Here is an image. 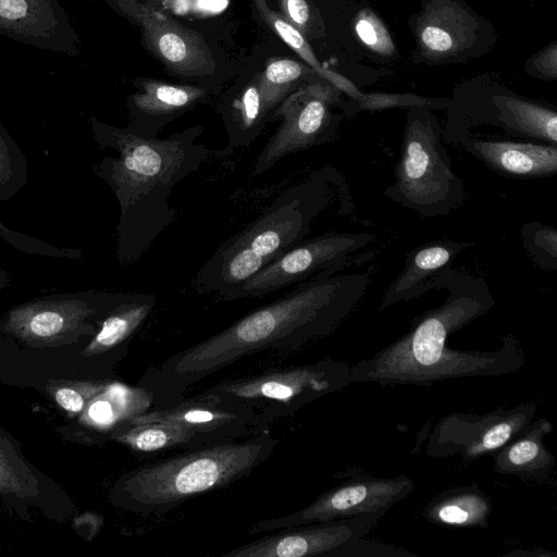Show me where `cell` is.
I'll return each mask as SVG.
<instances>
[{
  "instance_id": "obj_8",
  "label": "cell",
  "mask_w": 557,
  "mask_h": 557,
  "mask_svg": "<svg viewBox=\"0 0 557 557\" xmlns=\"http://www.w3.org/2000/svg\"><path fill=\"white\" fill-rule=\"evenodd\" d=\"M339 90L327 82L299 85L275 109L270 121L281 124L256 158L252 175H261L283 158L331 143L339 116L332 111Z\"/></svg>"
},
{
  "instance_id": "obj_2",
  "label": "cell",
  "mask_w": 557,
  "mask_h": 557,
  "mask_svg": "<svg viewBox=\"0 0 557 557\" xmlns=\"http://www.w3.org/2000/svg\"><path fill=\"white\" fill-rule=\"evenodd\" d=\"M432 289H445V300L416 317L399 338L350 366L351 384L429 386L453 379L506 375L523 368L525 352L512 334L504 335L494 350L447 346L450 335L496 305L483 278L449 264L429 281L426 290Z\"/></svg>"
},
{
  "instance_id": "obj_31",
  "label": "cell",
  "mask_w": 557,
  "mask_h": 557,
  "mask_svg": "<svg viewBox=\"0 0 557 557\" xmlns=\"http://www.w3.org/2000/svg\"><path fill=\"white\" fill-rule=\"evenodd\" d=\"M55 399L64 409L77 412L83 408L84 397L76 391L61 388L55 394Z\"/></svg>"
},
{
  "instance_id": "obj_26",
  "label": "cell",
  "mask_w": 557,
  "mask_h": 557,
  "mask_svg": "<svg viewBox=\"0 0 557 557\" xmlns=\"http://www.w3.org/2000/svg\"><path fill=\"white\" fill-rule=\"evenodd\" d=\"M354 29L360 42L370 51L392 58L396 47L383 21L371 10L359 11L354 20Z\"/></svg>"
},
{
  "instance_id": "obj_5",
  "label": "cell",
  "mask_w": 557,
  "mask_h": 557,
  "mask_svg": "<svg viewBox=\"0 0 557 557\" xmlns=\"http://www.w3.org/2000/svg\"><path fill=\"white\" fill-rule=\"evenodd\" d=\"M330 201L331 188L322 171L288 187L257 220L218 247L190 287L226 301L260 270L301 243Z\"/></svg>"
},
{
  "instance_id": "obj_25",
  "label": "cell",
  "mask_w": 557,
  "mask_h": 557,
  "mask_svg": "<svg viewBox=\"0 0 557 557\" xmlns=\"http://www.w3.org/2000/svg\"><path fill=\"white\" fill-rule=\"evenodd\" d=\"M521 242L530 259L541 269H557V230L532 221L521 227Z\"/></svg>"
},
{
  "instance_id": "obj_17",
  "label": "cell",
  "mask_w": 557,
  "mask_h": 557,
  "mask_svg": "<svg viewBox=\"0 0 557 557\" xmlns=\"http://www.w3.org/2000/svg\"><path fill=\"white\" fill-rule=\"evenodd\" d=\"M139 91L132 97L134 112L129 127L139 135L154 138L171 120L205 100L208 90L194 85H176L154 79H139Z\"/></svg>"
},
{
  "instance_id": "obj_7",
  "label": "cell",
  "mask_w": 557,
  "mask_h": 557,
  "mask_svg": "<svg viewBox=\"0 0 557 557\" xmlns=\"http://www.w3.org/2000/svg\"><path fill=\"white\" fill-rule=\"evenodd\" d=\"M351 384L350 366L324 358L260 374L223 380L205 392L251 410L263 423L289 416Z\"/></svg>"
},
{
  "instance_id": "obj_15",
  "label": "cell",
  "mask_w": 557,
  "mask_h": 557,
  "mask_svg": "<svg viewBox=\"0 0 557 557\" xmlns=\"http://www.w3.org/2000/svg\"><path fill=\"white\" fill-rule=\"evenodd\" d=\"M128 421L178 423L197 432L207 444L248 437L259 433L262 424L245 406L205 391L169 407L152 408Z\"/></svg>"
},
{
  "instance_id": "obj_10",
  "label": "cell",
  "mask_w": 557,
  "mask_h": 557,
  "mask_svg": "<svg viewBox=\"0 0 557 557\" xmlns=\"http://www.w3.org/2000/svg\"><path fill=\"white\" fill-rule=\"evenodd\" d=\"M375 239V235L364 232L325 233L304 239L249 278L226 301L263 297L323 272L336 273L346 267L352 253Z\"/></svg>"
},
{
  "instance_id": "obj_27",
  "label": "cell",
  "mask_w": 557,
  "mask_h": 557,
  "mask_svg": "<svg viewBox=\"0 0 557 557\" xmlns=\"http://www.w3.org/2000/svg\"><path fill=\"white\" fill-rule=\"evenodd\" d=\"M363 537L339 546L333 557H406L416 554L403 548Z\"/></svg>"
},
{
  "instance_id": "obj_29",
  "label": "cell",
  "mask_w": 557,
  "mask_h": 557,
  "mask_svg": "<svg viewBox=\"0 0 557 557\" xmlns=\"http://www.w3.org/2000/svg\"><path fill=\"white\" fill-rule=\"evenodd\" d=\"M525 71L537 78H557V44L553 42L528 60Z\"/></svg>"
},
{
  "instance_id": "obj_1",
  "label": "cell",
  "mask_w": 557,
  "mask_h": 557,
  "mask_svg": "<svg viewBox=\"0 0 557 557\" xmlns=\"http://www.w3.org/2000/svg\"><path fill=\"white\" fill-rule=\"evenodd\" d=\"M369 273L323 272L219 333L149 368L138 385L169 407L200 381L261 351L294 352L333 333L366 295Z\"/></svg>"
},
{
  "instance_id": "obj_28",
  "label": "cell",
  "mask_w": 557,
  "mask_h": 557,
  "mask_svg": "<svg viewBox=\"0 0 557 557\" xmlns=\"http://www.w3.org/2000/svg\"><path fill=\"white\" fill-rule=\"evenodd\" d=\"M281 15L306 38L314 32V15L308 0H280Z\"/></svg>"
},
{
  "instance_id": "obj_32",
  "label": "cell",
  "mask_w": 557,
  "mask_h": 557,
  "mask_svg": "<svg viewBox=\"0 0 557 557\" xmlns=\"http://www.w3.org/2000/svg\"><path fill=\"white\" fill-rule=\"evenodd\" d=\"M27 12L25 0H0V15L9 20L23 17Z\"/></svg>"
},
{
  "instance_id": "obj_16",
  "label": "cell",
  "mask_w": 557,
  "mask_h": 557,
  "mask_svg": "<svg viewBox=\"0 0 557 557\" xmlns=\"http://www.w3.org/2000/svg\"><path fill=\"white\" fill-rule=\"evenodd\" d=\"M446 144H457L495 173L516 178H543L557 173V145L532 140H497L454 135Z\"/></svg>"
},
{
  "instance_id": "obj_20",
  "label": "cell",
  "mask_w": 557,
  "mask_h": 557,
  "mask_svg": "<svg viewBox=\"0 0 557 557\" xmlns=\"http://www.w3.org/2000/svg\"><path fill=\"white\" fill-rule=\"evenodd\" d=\"M492 507L490 496L479 485L471 484L451 487L434 496L422 515L442 527L484 529Z\"/></svg>"
},
{
  "instance_id": "obj_19",
  "label": "cell",
  "mask_w": 557,
  "mask_h": 557,
  "mask_svg": "<svg viewBox=\"0 0 557 557\" xmlns=\"http://www.w3.org/2000/svg\"><path fill=\"white\" fill-rule=\"evenodd\" d=\"M552 430L553 423L548 419H533L492 456L493 470L539 483L549 480L556 459L544 438Z\"/></svg>"
},
{
  "instance_id": "obj_9",
  "label": "cell",
  "mask_w": 557,
  "mask_h": 557,
  "mask_svg": "<svg viewBox=\"0 0 557 557\" xmlns=\"http://www.w3.org/2000/svg\"><path fill=\"white\" fill-rule=\"evenodd\" d=\"M536 403L529 400L486 413L451 412L432 428L425 444L431 458L459 456L473 461L493 456L535 417Z\"/></svg>"
},
{
  "instance_id": "obj_14",
  "label": "cell",
  "mask_w": 557,
  "mask_h": 557,
  "mask_svg": "<svg viewBox=\"0 0 557 557\" xmlns=\"http://www.w3.org/2000/svg\"><path fill=\"white\" fill-rule=\"evenodd\" d=\"M120 1L122 8L139 24L147 48L168 70L186 77L214 73V57L199 33L137 0Z\"/></svg>"
},
{
  "instance_id": "obj_21",
  "label": "cell",
  "mask_w": 557,
  "mask_h": 557,
  "mask_svg": "<svg viewBox=\"0 0 557 557\" xmlns=\"http://www.w3.org/2000/svg\"><path fill=\"white\" fill-rule=\"evenodd\" d=\"M115 437L140 458L208 445L191 429L178 423L159 421L139 423L126 421L116 432Z\"/></svg>"
},
{
  "instance_id": "obj_6",
  "label": "cell",
  "mask_w": 557,
  "mask_h": 557,
  "mask_svg": "<svg viewBox=\"0 0 557 557\" xmlns=\"http://www.w3.org/2000/svg\"><path fill=\"white\" fill-rule=\"evenodd\" d=\"M442 138L430 108H409L395 181L384 189L386 198L425 218L447 215L462 205L465 183Z\"/></svg>"
},
{
  "instance_id": "obj_13",
  "label": "cell",
  "mask_w": 557,
  "mask_h": 557,
  "mask_svg": "<svg viewBox=\"0 0 557 557\" xmlns=\"http://www.w3.org/2000/svg\"><path fill=\"white\" fill-rule=\"evenodd\" d=\"M386 512L377 511L273 531L223 557H333L343 544L367 536Z\"/></svg>"
},
{
  "instance_id": "obj_22",
  "label": "cell",
  "mask_w": 557,
  "mask_h": 557,
  "mask_svg": "<svg viewBox=\"0 0 557 557\" xmlns=\"http://www.w3.org/2000/svg\"><path fill=\"white\" fill-rule=\"evenodd\" d=\"M228 143L225 151L249 146L269 121L257 77L226 104L223 111Z\"/></svg>"
},
{
  "instance_id": "obj_12",
  "label": "cell",
  "mask_w": 557,
  "mask_h": 557,
  "mask_svg": "<svg viewBox=\"0 0 557 557\" xmlns=\"http://www.w3.org/2000/svg\"><path fill=\"white\" fill-rule=\"evenodd\" d=\"M485 25L462 0H423L413 23L418 60L455 62L476 54Z\"/></svg>"
},
{
  "instance_id": "obj_30",
  "label": "cell",
  "mask_w": 557,
  "mask_h": 557,
  "mask_svg": "<svg viewBox=\"0 0 557 557\" xmlns=\"http://www.w3.org/2000/svg\"><path fill=\"white\" fill-rule=\"evenodd\" d=\"M63 326V318L54 311L39 312L33 317L29 323L32 333L37 336H51Z\"/></svg>"
},
{
  "instance_id": "obj_33",
  "label": "cell",
  "mask_w": 557,
  "mask_h": 557,
  "mask_svg": "<svg viewBox=\"0 0 557 557\" xmlns=\"http://www.w3.org/2000/svg\"><path fill=\"white\" fill-rule=\"evenodd\" d=\"M549 555H553L555 556L554 553H549L547 550H544L542 548H532V550L530 549H516V550H511L509 553L506 554V556H517V557H542V556H549Z\"/></svg>"
},
{
  "instance_id": "obj_11",
  "label": "cell",
  "mask_w": 557,
  "mask_h": 557,
  "mask_svg": "<svg viewBox=\"0 0 557 557\" xmlns=\"http://www.w3.org/2000/svg\"><path fill=\"white\" fill-rule=\"evenodd\" d=\"M414 488L407 475L393 478L362 476L330 488L306 507L251 525L249 534L273 532L286 528L355 517L364 513L387 512Z\"/></svg>"
},
{
  "instance_id": "obj_23",
  "label": "cell",
  "mask_w": 557,
  "mask_h": 557,
  "mask_svg": "<svg viewBox=\"0 0 557 557\" xmlns=\"http://www.w3.org/2000/svg\"><path fill=\"white\" fill-rule=\"evenodd\" d=\"M253 5L261 20L276 35L296 52L319 76L325 82L332 84L339 91L345 92L355 102L354 106L360 104L366 97L349 79L324 67L315 54L307 38L293 25H290L283 16L273 11L267 0H253Z\"/></svg>"
},
{
  "instance_id": "obj_3",
  "label": "cell",
  "mask_w": 557,
  "mask_h": 557,
  "mask_svg": "<svg viewBox=\"0 0 557 557\" xmlns=\"http://www.w3.org/2000/svg\"><path fill=\"white\" fill-rule=\"evenodd\" d=\"M199 125L166 138H150L132 128L110 133L121 154L110 162V177L122 207L120 260H139L177 218L169 198L180 182L199 170L210 150L197 143Z\"/></svg>"
},
{
  "instance_id": "obj_18",
  "label": "cell",
  "mask_w": 557,
  "mask_h": 557,
  "mask_svg": "<svg viewBox=\"0 0 557 557\" xmlns=\"http://www.w3.org/2000/svg\"><path fill=\"white\" fill-rule=\"evenodd\" d=\"M474 243L437 239L411 250L400 273L386 288L379 309L384 310L398 302L409 301L428 294L429 281L444 267L453 263L463 250Z\"/></svg>"
},
{
  "instance_id": "obj_4",
  "label": "cell",
  "mask_w": 557,
  "mask_h": 557,
  "mask_svg": "<svg viewBox=\"0 0 557 557\" xmlns=\"http://www.w3.org/2000/svg\"><path fill=\"white\" fill-rule=\"evenodd\" d=\"M275 445L274 437L261 431L184 449L125 473L115 487L116 503L139 517L163 516L190 498L249 475L272 456Z\"/></svg>"
},
{
  "instance_id": "obj_24",
  "label": "cell",
  "mask_w": 557,
  "mask_h": 557,
  "mask_svg": "<svg viewBox=\"0 0 557 557\" xmlns=\"http://www.w3.org/2000/svg\"><path fill=\"white\" fill-rule=\"evenodd\" d=\"M310 70L312 69L288 58H275L267 62L257 81L269 121L280 103L299 86Z\"/></svg>"
}]
</instances>
